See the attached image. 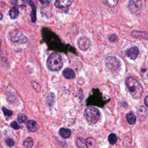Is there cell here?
I'll return each mask as SVG.
<instances>
[{
    "instance_id": "5b68a950",
    "label": "cell",
    "mask_w": 148,
    "mask_h": 148,
    "mask_svg": "<svg viewBox=\"0 0 148 148\" xmlns=\"http://www.w3.org/2000/svg\"><path fill=\"white\" fill-rule=\"evenodd\" d=\"M128 7L133 14L138 15L142 8V0H130Z\"/></svg>"
},
{
    "instance_id": "277c9868",
    "label": "cell",
    "mask_w": 148,
    "mask_h": 148,
    "mask_svg": "<svg viewBox=\"0 0 148 148\" xmlns=\"http://www.w3.org/2000/svg\"><path fill=\"white\" fill-rule=\"evenodd\" d=\"M106 67L112 72H117L120 68V61L115 56H108L105 59Z\"/></svg>"
},
{
    "instance_id": "4316f807",
    "label": "cell",
    "mask_w": 148,
    "mask_h": 148,
    "mask_svg": "<svg viewBox=\"0 0 148 148\" xmlns=\"http://www.w3.org/2000/svg\"><path fill=\"white\" fill-rule=\"evenodd\" d=\"M117 39V37L116 35L115 34H112L109 37V40L110 42H115L116 40Z\"/></svg>"
},
{
    "instance_id": "484cf974",
    "label": "cell",
    "mask_w": 148,
    "mask_h": 148,
    "mask_svg": "<svg viewBox=\"0 0 148 148\" xmlns=\"http://www.w3.org/2000/svg\"><path fill=\"white\" fill-rule=\"evenodd\" d=\"M11 126L13 129H15V130H18V129H20V127L18 125L17 122L15 121H13V122H12V123H11Z\"/></svg>"
},
{
    "instance_id": "83f0119b",
    "label": "cell",
    "mask_w": 148,
    "mask_h": 148,
    "mask_svg": "<svg viewBox=\"0 0 148 148\" xmlns=\"http://www.w3.org/2000/svg\"><path fill=\"white\" fill-rule=\"evenodd\" d=\"M39 1L41 3V4H43V5H46V4H48L50 3L52 0H39Z\"/></svg>"
},
{
    "instance_id": "7a4b0ae2",
    "label": "cell",
    "mask_w": 148,
    "mask_h": 148,
    "mask_svg": "<svg viewBox=\"0 0 148 148\" xmlns=\"http://www.w3.org/2000/svg\"><path fill=\"white\" fill-rule=\"evenodd\" d=\"M47 66L52 71H58L63 66V61L61 56L56 53L51 54L47 60Z\"/></svg>"
},
{
    "instance_id": "ba28073f",
    "label": "cell",
    "mask_w": 148,
    "mask_h": 148,
    "mask_svg": "<svg viewBox=\"0 0 148 148\" xmlns=\"http://www.w3.org/2000/svg\"><path fill=\"white\" fill-rule=\"evenodd\" d=\"M127 56L132 60H135L139 55V49L137 47H132L129 49L126 52Z\"/></svg>"
},
{
    "instance_id": "44dd1931",
    "label": "cell",
    "mask_w": 148,
    "mask_h": 148,
    "mask_svg": "<svg viewBox=\"0 0 148 148\" xmlns=\"http://www.w3.org/2000/svg\"><path fill=\"white\" fill-rule=\"evenodd\" d=\"M27 118L25 115L22 114V113H20L18 115L17 120L20 123H23L24 122H26L27 121Z\"/></svg>"
},
{
    "instance_id": "2e32d148",
    "label": "cell",
    "mask_w": 148,
    "mask_h": 148,
    "mask_svg": "<svg viewBox=\"0 0 148 148\" xmlns=\"http://www.w3.org/2000/svg\"><path fill=\"white\" fill-rule=\"evenodd\" d=\"M9 14L10 17L12 19H15L18 16V15L19 14V11L17 8L13 7L10 9Z\"/></svg>"
},
{
    "instance_id": "9c48e42d",
    "label": "cell",
    "mask_w": 148,
    "mask_h": 148,
    "mask_svg": "<svg viewBox=\"0 0 148 148\" xmlns=\"http://www.w3.org/2000/svg\"><path fill=\"white\" fill-rule=\"evenodd\" d=\"M73 0H56L55 6L58 8H64L71 5Z\"/></svg>"
},
{
    "instance_id": "52a82bcc",
    "label": "cell",
    "mask_w": 148,
    "mask_h": 148,
    "mask_svg": "<svg viewBox=\"0 0 148 148\" xmlns=\"http://www.w3.org/2000/svg\"><path fill=\"white\" fill-rule=\"evenodd\" d=\"M78 45L81 50L86 51L91 46V43L88 38L86 37H81L78 39Z\"/></svg>"
},
{
    "instance_id": "3957f363",
    "label": "cell",
    "mask_w": 148,
    "mask_h": 148,
    "mask_svg": "<svg viewBox=\"0 0 148 148\" xmlns=\"http://www.w3.org/2000/svg\"><path fill=\"white\" fill-rule=\"evenodd\" d=\"M85 117L88 122L95 124L100 119V113L96 108L88 107L85 111Z\"/></svg>"
},
{
    "instance_id": "9a60e30c",
    "label": "cell",
    "mask_w": 148,
    "mask_h": 148,
    "mask_svg": "<svg viewBox=\"0 0 148 148\" xmlns=\"http://www.w3.org/2000/svg\"><path fill=\"white\" fill-rule=\"evenodd\" d=\"M127 120L130 125H134L136 123V116L133 112H130L127 115Z\"/></svg>"
},
{
    "instance_id": "8992f818",
    "label": "cell",
    "mask_w": 148,
    "mask_h": 148,
    "mask_svg": "<svg viewBox=\"0 0 148 148\" xmlns=\"http://www.w3.org/2000/svg\"><path fill=\"white\" fill-rule=\"evenodd\" d=\"M9 37L11 41L13 42L23 43H26L28 40V38L26 36L19 32H11Z\"/></svg>"
},
{
    "instance_id": "d4e9b609",
    "label": "cell",
    "mask_w": 148,
    "mask_h": 148,
    "mask_svg": "<svg viewBox=\"0 0 148 148\" xmlns=\"http://www.w3.org/2000/svg\"><path fill=\"white\" fill-rule=\"evenodd\" d=\"M5 142L9 147H12L15 145V141L11 138H7L5 141Z\"/></svg>"
},
{
    "instance_id": "6da1fadb",
    "label": "cell",
    "mask_w": 148,
    "mask_h": 148,
    "mask_svg": "<svg viewBox=\"0 0 148 148\" xmlns=\"http://www.w3.org/2000/svg\"><path fill=\"white\" fill-rule=\"evenodd\" d=\"M126 85L132 97L135 99H139L143 94V88L141 83L134 78L129 77L126 81Z\"/></svg>"
},
{
    "instance_id": "7402d4cb",
    "label": "cell",
    "mask_w": 148,
    "mask_h": 148,
    "mask_svg": "<svg viewBox=\"0 0 148 148\" xmlns=\"http://www.w3.org/2000/svg\"><path fill=\"white\" fill-rule=\"evenodd\" d=\"M138 113L142 116L146 117L147 115V109L143 106H141L138 110Z\"/></svg>"
},
{
    "instance_id": "8fae6325",
    "label": "cell",
    "mask_w": 148,
    "mask_h": 148,
    "mask_svg": "<svg viewBox=\"0 0 148 148\" xmlns=\"http://www.w3.org/2000/svg\"><path fill=\"white\" fill-rule=\"evenodd\" d=\"M27 129L30 132H35L38 129L37 123L33 120H29L27 123Z\"/></svg>"
},
{
    "instance_id": "5bb4252c",
    "label": "cell",
    "mask_w": 148,
    "mask_h": 148,
    "mask_svg": "<svg viewBox=\"0 0 148 148\" xmlns=\"http://www.w3.org/2000/svg\"><path fill=\"white\" fill-rule=\"evenodd\" d=\"M60 134L64 138H68L71 136V131L69 129H64V128H61L60 129L59 131Z\"/></svg>"
},
{
    "instance_id": "ffe728a7",
    "label": "cell",
    "mask_w": 148,
    "mask_h": 148,
    "mask_svg": "<svg viewBox=\"0 0 148 148\" xmlns=\"http://www.w3.org/2000/svg\"><path fill=\"white\" fill-rule=\"evenodd\" d=\"M77 143L78 145V146L82 148H86V142L85 140L83 139L82 138H78L77 141Z\"/></svg>"
},
{
    "instance_id": "4dcf8cb0",
    "label": "cell",
    "mask_w": 148,
    "mask_h": 148,
    "mask_svg": "<svg viewBox=\"0 0 148 148\" xmlns=\"http://www.w3.org/2000/svg\"><path fill=\"white\" fill-rule=\"evenodd\" d=\"M1 41L0 39V49H1Z\"/></svg>"
},
{
    "instance_id": "cb8c5ba5",
    "label": "cell",
    "mask_w": 148,
    "mask_h": 148,
    "mask_svg": "<svg viewBox=\"0 0 148 148\" xmlns=\"http://www.w3.org/2000/svg\"><path fill=\"white\" fill-rule=\"evenodd\" d=\"M2 110H3V112L4 114V115L6 116L11 117V116H12V115H13L12 111H11L8 109L7 108H5V107H3V108H2Z\"/></svg>"
},
{
    "instance_id": "603a6c76",
    "label": "cell",
    "mask_w": 148,
    "mask_h": 148,
    "mask_svg": "<svg viewBox=\"0 0 148 148\" xmlns=\"http://www.w3.org/2000/svg\"><path fill=\"white\" fill-rule=\"evenodd\" d=\"M108 5L110 7H115L117 5L119 0H106Z\"/></svg>"
},
{
    "instance_id": "d6986e66",
    "label": "cell",
    "mask_w": 148,
    "mask_h": 148,
    "mask_svg": "<svg viewBox=\"0 0 148 148\" xmlns=\"http://www.w3.org/2000/svg\"><path fill=\"white\" fill-rule=\"evenodd\" d=\"M86 145L87 147H93L95 145V140L93 138H88L85 139Z\"/></svg>"
},
{
    "instance_id": "e0dca14e",
    "label": "cell",
    "mask_w": 148,
    "mask_h": 148,
    "mask_svg": "<svg viewBox=\"0 0 148 148\" xmlns=\"http://www.w3.org/2000/svg\"><path fill=\"white\" fill-rule=\"evenodd\" d=\"M23 145L24 147H28V148L33 147L34 145V141H33V139H32V138H31V137L27 138L25 141H24Z\"/></svg>"
},
{
    "instance_id": "ac0fdd59",
    "label": "cell",
    "mask_w": 148,
    "mask_h": 148,
    "mask_svg": "<svg viewBox=\"0 0 148 148\" xmlns=\"http://www.w3.org/2000/svg\"><path fill=\"white\" fill-rule=\"evenodd\" d=\"M117 141V138L116 134L112 133L108 137V141L111 145H115Z\"/></svg>"
},
{
    "instance_id": "30bf717a",
    "label": "cell",
    "mask_w": 148,
    "mask_h": 148,
    "mask_svg": "<svg viewBox=\"0 0 148 148\" xmlns=\"http://www.w3.org/2000/svg\"><path fill=\"white\" fill-rule=\"evenodd\" d=\"M131 35L135 38H142L147 39V33L146 32L134 31L131 33Z\"/></svg>"
},
{
    "instance_id": "4fadbf2b",
    "label": "cell",
    "mask_w": 148,
    "mask_h": 148,
    "mask_svg": "<svg viewBox=\"0 0 148 148\" xmlns=\"http://www.w3.org/2000/svg\"><path fill=\"white\" fill-rule=\"evenodd\" d=\"M29 4L32 8V12L31 14V20L33 23H35L36 21V7L32 0H29Z\"/></svg>"
},
{
    "instance_id": "f1b7e54d",
    "label": "cell",
    "mask_w": 148,
    "mask_h": 148,
    "mask_svg": "<svg viewBox=\"0 0 148 148\" xmlns=\"http://www.w3.org/2000/svg\"><path fill=\"white\" fill-rule=\"evenodd\" d=\"M147 98H148V97L146 96L145 97V105L146 107L148 106V104H147Z\"/></svg>"
},
{
    "instance_id": "7c38bea8",
    "label": "cell",
    "mask_w": 148,
    "mask_h": 148,
    "mask_svg": "<svg viewBox=\"0 0 148 148\" xmlns=\"http://www.w3.org/2000/svg\"><path fill=\"white\" fill-rule=\"evenodd\" d=\"M63 73L64 77L66 79H73L75 77V74L74 71L72 69L69 68H67L64 70Z\"/></svg>"
},
{
    "instance_id": "f546056e",
    "label": "cell",
    "mask_w": 148,
    "mask_h": 148,
    "mask_svg": "<svg viewBox=\"0 0 148 148\" xmlns=\"http://www.w3.org/2000/svg\"><path fill=\"white\" fill-rule=\"evenodd\" d=\"M3 18V14L1 12H0V20H2Z\"/></svg>"
}]
</instances>
